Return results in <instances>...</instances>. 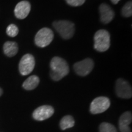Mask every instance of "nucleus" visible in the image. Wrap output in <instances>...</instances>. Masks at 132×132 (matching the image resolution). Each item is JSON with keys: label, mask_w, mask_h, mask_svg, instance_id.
Wrapping results in <instances>:
<instances>
[{"label": "nucleus", "mask_w": 132, "mask_h": 132, "mask_svg": "<svg viewBox=\"0 0 132 132\" xmlns=\"http://www.w3.org/2000/svg\"><path fill=\"white\" fill-rule=\"evenodd\" d=\"M19 47L16 42L8 41L4 43L3 45V51L4 54L8 57H12L17 53Z\"/></svg>", "instance_id": "13"}, {"label": "nucleus", "mask_w": 132, "mask_h": 132, "mask_svg": "<svg viewBox=\"0 0 132 132\" xmlns=\"http://www.w3.org/2000/svg\"><path fill=\"white\" fill-rule=\"evenodd\" d=\"M100 20L104 24H108L113 20L114 17V12L112 8L106 3H103L99 6Z\"/></svg>", "instance_id": "10"}, {"label": "nucleus", "mask_w": 132, "mask_h": 132, "mask_svg": "<svg viewBox=\"0 0 132 132\" xmlns=\"http://www.w3.org/2000/svg\"><path fill=\"white\" fill-rule=\"evenodd\" d=\"M35 59L30 54H26L21 57L19 63V71L22 75H29L35 67Z\"/></svg>", "instance_id": "6"}, {"label": "nucleus", "mask_w": 132, "mask_h": 132, "mask_svg": "<svg viewBox=\"0 0 132 132\" xmlns=\"http://www.w3.org/2000/svg\"><path fill=\"white\" fill-rule=\"evenodd\" d=\"M110 106V100L108 97H98L95 98L90 103V111L92 114L102 113Z\"/></svg>", "instance_id": "5"}, {"label": "nucleus", "mask_w": 132, "mask_h": 132, "mask_svg": "<svg viewBox=\"0 0 132 132\" xmlns=\"http://www.w3.org/2000/svg\"><path fill=\"white\" fill-rule=\"evenodd\" d=\"M65 1L70 6L76 7V6H81L85 3L86 0H65Z\"/></svg>", "instance_id": "19"}, {"label": "nucleus", "mask_w": 132, "mask_h": 132, "mask_svg": "<svg viewBox=\"0 0 132 132\" xmlns=\"http://www.w3.org/2000/svg\"><path fill=\"white\" fill-rule=\"evenodd\" d=\"M122 15L124 17H130L132 15L131 1H128L123 6L122 9Z\"/></svg>", "instance_id": "17"}, {"label": "nucleus", "mask_w": 132, "mask_h": 132, "mask_svg": "<svg viewBox=\"0 0 132 132\" xmlns=\"http://www.w3.org/2000/svg\"><path fill=\"white\" fill-rule=\"evenodd\" d=\"M74 125H75V120L71 116H65L61 120L60 127L63 130L73 127Z\"/></svg>", "instance_id": "15"}, {"label": "nucleus", "mask_w": 132, "mask_h": 132, "mask_svg": "<svg viewBox=\"0 0 132 132\" xmlns=\"http://www.w3.org/2000/svg\"><path fill=\"white\" fill-rule=\"evenodd\" d=\"M2 94H3V90H2V89L0 87V96H1Z\"/></svg>", "instance_id": "21"}, {"label": "nucleus", "mask_w": 132, "mask_h": 132, "mask_svg": "<svg viewBox=\"0 0 132 132\" xmlns=\"http://www.w3.org/2000/svg\"><path fill=\"white\" fill-rule=\"evenodd\" d=\"M116 92L120 98H130L132 96L131 86L122 78H119L117 80L116 83Z\"/></svg>", "instance_id": "8"}, {"label": "nucleus", "mask_w": 132, "mask_h": 132, "mask_svg": "<svg viewBox=\"0 0 132 132\" xmlns=\"http://www.w3.org/2000/svg\"><path fill=\"white\" fill-rule=\"evenodd\" d=\"M39 78L36 75H32L24 81L23 84V87L28 90H33L36 88L39 84Z\"/></svg>", "instance_id": "14"}, {"label": "nucleus", "mask_w": 132, "mask_h": 132, "mask_svg": "<svg viewBox=\"0 0 132 132\" xmlns=\"http://www.w3.org/2000/svg\"><path fill=\"white\" fill-rule=\"evenodd\" d=\"M6 33L10 37H15L19 34V28L15 24H11L7 26V29H6Z\"/></svg>", "instance_id": "18"}, {"label": "nucleus", "mask_w": 132, "mask_h": 132, "mask_svg": "<svg viewBox=\"0 0 132 132\" xmlns=\"http://www.w3.org/2000/svg\"><path fill=\"white\" fill-rule=\"evenodd\" d=\"M120 0H111V1L112 2V3L114 4H117L119 2Z\"/></svg>", "instance_id": "20"}, {"label": "nucleus", "mask_w": 132, "mask_h": 132, "mask_svg": "<svg viewBox=\"0 0 132 132\" xmlns=\"http://www.w3.org/2000/svg\"><path fill=\"white\" fill-rule=\"evenodd\" d=\"M110 47V33L105 29L97 31L94 35V48L99 52H104L108 50Z\"/></svg>", "instance_id": "3"}, {"label": "nucleus", "mask_w": 132, "mask_h": 132, "mask_svg": "<svg viewBox=\"0 0 132 132\" xmlns=\"http://www.w3.org/2000/svg\"><path fill=\"white\" fill-rule=\"evenodd\" d=\"M132 116L131 112H125L120 117L119 127L120 132H131L129 125L131 122Z\"/></svg>", "instance_id": "12"}, {"label": "nucleus", "mask_w": 132, "mask_h": 132, "mask_svg": "<svg viewBox=\"0 0 132 132\" xmlns=\"http://www.w3.org/2000/svg\"><path fill=\"white\" fill-rule=\"evenodd\" d=\"M100 132H118L116 128L113 125L108 122H103L99 127Z\"/></svg>", "instance_id": "16"}, {"label": "nucleus", "mask_w": 132, "mask_h": 132, "mask_svg": "<svg viewBox=\"0 0 132 132\" xmlns=\"http://www.w3.org/2000/svg\"><path fill=\"white\" fill-rule=\"evenodd\" d=\"M53 26L64 39H70L75 33V24L70 21H56L53 23Z\"/></svg>", "instance_id": "2"}, {"label": "nucleus", "mask_w": 132, "mask_h": 132, "mask_svg": "<svg viewBox=\"0 0 132 132\" xmlns=\"http://www.w3.org/2000/svg\"><path fill=\"white\" fill-rule=\"evenodd\" d=\"M50 76L54 81H59L69 73V67L64 59L58 56L52 58L50 62Z\"/></svg>", "instance_id": "1"}, {"label": "nucleus", "mask_w": 132, "mask_h": 132, "mask_svg": "<svg viewBox=\"0 0 132 132\" xmlns=\"http://www.w3.org/2000/svg\"><path fill=\"white\" fill-rule=\"evenodd\" d=\"M54 37V34L48 28L40 29L35 36V44L39 47L44 48L50 44Z\"/></svg>", "instance_id": "4"}, {"label": "nucleus", "mask_w": 132, "mask_h": 132, "mask_svg": "<svg viewBox=\"0 0 132 132\" xmlns=\"http://www.w3.org/2000/svg\"><path fill=\"white\" fill-rule=\"evenodd\" d=\"M94 66V62L90 58H86L81 61L75 63L73 65V69L77 75L85 77L89 74Z\"/></svg>", "instance_id": "7"}, {"label": "nucleus", "mask_w": 132, "mask_h": 132, "mask_svg": "<svg viewBox=\"0 0 132 132\" xmlns=\"http://www.w3.org/2000/svg\"><path fill=\"white\" fill-rule=\"evenodd\" d=\"M31 11V4L28 1H22L16 5L14 9L15 15L19 19H24Z\"/></svg>", "instance_id": "11"}, {"label": "nucleus", "mask_w": 132, "mask_h": 132, "mask_svg": "<svg viewBox=\"0 0 132 132\" xmlns=\"http://www.w3.org/2000/svg\"><path fill=\"white\" fill-rule=\"evenodd\" d=\"M54 113V109L49 105H43L36 109L32 113V117L34 119L42 121L52 117Z\"/></svg>", "instance_id": "9"}]
</instances>
